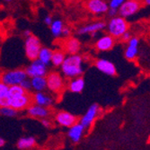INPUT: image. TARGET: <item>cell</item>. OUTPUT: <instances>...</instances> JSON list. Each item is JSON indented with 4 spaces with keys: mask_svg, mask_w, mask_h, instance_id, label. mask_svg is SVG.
I'll return each instance as SVG.
<instances>
[{
    "mask_svg": "<svg viewBox=\"0 0 150 150\" xmlns=\"http://www.w3.org/2000/svg\"><path fill=\"white\" fill-rule=\"evenodd\" d=\"M61 74L69 79L82 76L84 74V58L80 54L67 55L60 67Z\"/></svg>",
    "mask_w": 150,
    "mask_h": 150,
    "instance_id": "6da1fadb",
    "label": "cell"
},
{
    "mask_svg": "<svg viewBox=\"0 0 150 150\" xmlns=\"http://www.w3.org/2000/svg\"><path fill=\"white\" fill-rule=\"evenodd\" d=\"M129 23L127 19L121 17L120 16H116L109 19L106 23V32L108 34L112 36L114 39H120L127 31H129Z\"/></svg>",
    "mask_w": 150,
    "mask_h": 150,
    "instance_id": "7a4b0ae2",
    "label": "cell"
},
{
    "mask_svg": "<svg viewBox=\"0 0 150 150\" xmlns=\"http://www.w3.org/2000/svg\"><path fill=\"white\" fill-rule=\"evenodd\" d=\"M28 78L24 69H16L12 70H6L0 74V80L8 86H20L21 83Z\"/></svg>",
    "mask_w": 150,
    "mask_h": 150,
    "instance_id": "3957f363",
    "label": "cell"
},
{
    "mask_svg": "<svg viewBox=\"0 0 150 150\" xmlns=\"http://www.w3.org/2000/svg\"><path fill=\"white\" fill-rule=\"evenodd\" d=\"M42 48V42H40V39L37 36L31 34L30 36L25 38L24 52H25L26 58L29 60L33 61V60L37 59L39 52Z\"/></svg>",
    "mask_w": 150,
    "mask_h": 150,
    "instance_id": "277c9868",
    "label": "cell"
},
{
    "mask_svg": "<svg viewBox=\"0 0 150 150\" xmlns=\"http://www.w3.org/2000/svg\"><path fill=\"white\" fill-rule=\"evenodd\" d=\"M47 88L53 93L59 94L61 93L65 87V79L62 74L58 71H51L46 75Z\"/></svg>",
    "mask_w": 150,
    "mask_h": 150,
    "instance_id": "5b68a950",
    "label": "cell"
},
{
    "mask_svg": "<svg viewBox=\"0 0 150 150\" xmlns=\"http://www.w3.org/2000/svg\"><path fill=\"white\" fill-rule=\"evenodd\" d=\"M142 0H126L118 9V15L125 19L137 15L142 7Z\"/></svg>",
    "mask_w": 150,
    "mask_h": 150,
    "instance_id": "8992f818",
    "label": "cell"
},
{
    "mask_svg": "<svg viewBox=\"0 0 150 150\" xmlns=\"http://www.w3.org/2000/svg\"><path fill=\"white\" fill-rule=\"evenodd\" d=\"M105 28L106 23L103 20H98L80 26L76 31V33L80 36L90 35L91 37H95L98 33L105 30Z\"/></svg>",
    "mask_w": 150,
    "mask_h": 150,
    "instance_id": "52a82bcc",
    "label": "cell"
},
{
    "mask_svg": "<svg viewBox=\"0 0 150 150\" xmlns=\"http://www.w3.org/2000/svg\"><path fill=\"white\" fill-rule=\"evenodd\" d=\"M86 8L93 16H103L107 13L109 5L106 0H86Z\"/></svg>",
    "mask_w": 150,
    "mask_h": 150,
    "instance_id": "ba28073f",
    "label": "cell"
},
{
    "mask_svg": "<svg viewBox=\"0 0 150 150\" xmlns=\"http://www.w3.org/2000/svg\"><path fill=\"white\" fill-rule=\"evenodd\" d=\"M25 72L28 77H36V76H46L48 74V66L40 61L38 59L31 61L30 65L25 67Z\"/></svg>",
    "mask_w": 150,
    "mask_h": 150,
    "instance_id": "9c48e42d",
    "label": "cell"
},
{
    "mask_svg": "<svg viewBox=\"0 0 150 150\" xmlns=\"http://www.w3.org/2000/svg\"><path fill=\"white\" fill-rule=\"evenodd\" d=\"M116 44V39L110 34H103L100 36L94 42V49L99 52H107L112 50Z\"/></svg>",
    "mask_w": 150,
    "mask_h": 150,
    "instance_id": "30bf717a",
    "label": "cell"
},
{
    "mask_svg": "<svg viewBox=\"0 0 150 150\" xmlns=\"http://www.w3.org/2000/svg\"><path fill=\"white\" fill-rule=\"evenodd\" d=\"M32 103H33V95L30 94L29 92H27L26 93L22 95V96L10 99L9 106L18 112V111L25 110Z\"/></svg>",
    "mask_w": 150,
    "mask_h": 150,
    "instance_id": "8fae6325",
    "label": "cell"
},
{
    "mask_svg": "<svg viewBox=\"0 0 150 150\" xmlns=\"http://www.w3.org/2000/svg\"><path fill=\"white\" fill-rule=\"evenodd\" d=\"M139 39L136 36H132L131 39L127 42L124 56L128 60H134L137 59L139 52Z\"/></svg>",
    "mask_w": 150,
    "mask_h": 150,
    "instance_id": "7c38bea8",
    "label": "cell"
},
{
    "mask_svg": "<svg viewBox=\"0 0 150 150\" xmlns=\"http://www.w3.org/2000/svg\"><path fill=\"white\" fill-rule=\"evenodd\" d=\"M99 112H100V106L96 103H93L88 108L86 112L81 117L79 122L86 129L93 124L94 120L99 115Z\"/></svg>",
    "mask_w": 150,
    "mask_h": 150,
    "instance_id": "4fadbf2b",
    "label": "cell"
},
{
    "mask_svg": "<svg viewBox=\"0 0 150 150\" xmlns=\"http://www.w3.org/2000/svg\"><path fill=\"white\" fill-rule=\"evenodd\" d=\"M94 66L96 67V69L101 73H103L106 76H113L117 73V69H116V67H115L114 63L109 59H98L95 60Z\"/></svg>",
    "mask_w": 150,
    "mask_h": 150,
    "instance_id": "5bb4252c",
    "label": "cell"
},
{
    "mask_svg": "<svg viewBox=\"0 0 150 150\" xmlns=\"http://www.w3.org/2000/svg\"><path fill=\"white\" fill-rule=\"evenodd\" d=\"M62 47L66 54H67V55H73V54L79 53L82 48V44L77 38L71 36L65 39Z\"/></svg>",
    "mask_w": 150,
    "mask_h": 150,
    "instance_id": "9a60e30c",
    "label": "cell"
},
{
    "mask_svg": "<svg viewBox=\"0 0 150 150\" xmlns=\"http://www.w3.org/2000/svg\"><path fill=\"white\" fill-rule=\"evenodd\" d=\"M55 119H56V121L60 126L66 127V128H70L77 122L76 116H75L74 114H72L69 112H65V111L59 112L56 114Z\"/></svg>",
    "mask_w": 150,
    "mask_h": 150,
    "instance_id": "2e32d148",
    "label": "cell"
},
{
    "mask_svg": "<svg viewBox=\"0 0 150 150\" xmlns=\"http://www.w3.org/2000/svg\"><path fill=\"white\" fill-rule=\"evenodd\" d=\"M27 112L28 115L33 118L37 119H45L50 116V111L49 110L48 107H43L35 103H32L28 108H27Z\"/></svg>",
    "mask_w": 150,
    "mask_h": 150,
    "instance_id": "e0dca14e",
    "label": "cell"
},
{
    "mask_svg": "<svg viewBox=\"0 0 150 150\" xmlns=\"http://www.w3.org/2000/svg\"><path fill=\"white\" fill-rule=\"evenodd\" d=\"M54 102V99L51 95L48 94L47 93H45V91L43 92H35V93L33 94V103L40 106L43 107H50L52 105Z\"/></svg>",
    "mask_w": 150,
    "mask_h": 150,
    "instance_id": "ac0fdd59",
    "label": "cell"
},
{
    "mask_svg": "<svg viewBox=\"0 0 150 150\" xmlns=\"http://www.w3.org/2000/svg\"><path fill=\"white\" fill-rule=\"evenodd\" d=\"M86 128L82 125L80 122H76V124H74L72 127L69 128L67 135H69V138L70 140L74 143H77L81 140L82 137L85 133Z\"/></svg>",
    "mask_w": 150,
    "mask_h": 150,
    "instance_id": "d6986e66",
    "label": "cell"
},
{
    "mask_svg": "<svg viewBox=\"0 0 150 150\" xmlns=\"http://www.w3.org/2000/svg\"><path fill=\"white\" fill-rule=\"evenodd\" d=\"M86 86V82L83 76H78L70 79L67 88L69 90L74 93H79L81 92H83L84 88Z\"/></svg>",
    "mask_w": 150,
    "mask_h": 150,
    "instance_id": "ffe728a7",
    "label": "cell"
},
{
    "mask_svg": "<svg viewBox=\"0 0 150 150\" xmlns=\"http://www.w3.org/2000/svg\"><path fill=\"white\" fill-rule=\"evenodd\" d=\"M32 89L35 92H43L47 89V81L46 76H36L31 79Z\"/></svg>",
    "mask_w": 150,
    "mask_h": 150,
    "instance_id": "44dd1931",
    "label": "cell"
},
{
    "mask_svg": "<svg viewBox=\"0 0 150 150\" xmlns=\"http://www.w3.org/2000/svg\"><path fill=\"white\" fill-rule=\"evenodd\" d=\"M65 27V24L60 19H54L51 24L50 25V30L52 36L56 39H59L62 36V31Z\"/></svg>",
    "mask_w": 150,
    "mask_h": 150,
    "instance_id": "7402d4cb",
    "label": "cell"
},
{
    "mask_svg": "<svg viewBox=\"0 0 150 150\" xmlns=\"http://www.w3.org/2000/svg\"><path fill=\"white\" fill-rule=\"evenodd\" d=\"M67 57L66 52L61 49L54 50L52 53V58H51V64L55 67H60L63 64L65 59Z\"/></svg>",
    "mask_w": 150,
    "mask_h": 150,
    "instance_id": "603a6c76",
    "label": "cell"
},
{
    "mask_svg": "<svg viewBox=\"0 0 150 150\" xmlns=\"http://www.w3.org/2000/svg\"><path fill=\"white\" fill-rule=\"evenodd\" d=\"M52 53H53V50L51 49H50L48 47H42L39 52L38 59L40 61H42L46 66H49L51 63Z\"/></svg>",
    "mask_w": 150,
    "mask_h": 150,
    "instance_id": "cb8c5ba5",
    "label": "cell"
},
{
    "mask_svg": "<svg viewBox=\"0 0 150 150\" xmlns=\"http://www.w3.org/2000/svg\"><path fill=\"white\" fill-rule=\"evenodd\" d=\"M36 145V139L33 137H23L17 142V147L21 150H28Z\"/></svg>",
    "mask_w": 150,
    "mask_h": 150,
    "instance_id": "d4e9b609",
    "label": "cell"
},
{
    "mask_svg": "<svg viewBox=\"0 0 150 150\" xmlns=\"http://www.w3.org/2000/svg\"><path fill=\"white\" fill-rule=\"evenodd\" d=\"M26 93L27 91L24 90L21 86H9L8 96L10 99H13V98L22 96V95H23Z\"/></svg>",
    "mask_w": 150,
    "mask_h": 150,
    "instance_id": "484cf974",
    "label": "cell"
},
{
    "mask_svg": "<svg viewBox=\"0 0 150 150\" xmlns=\"http://www.w3.org/2000/svg\"><path fill=\"white\" fill-rule=\"evenodd\" d=\"M17 113H18V112L16 110H15L13 108L10 107V106L0 108V115L5 116V117L13 118V117H16L17 115Z\"/></svg>",
    "mask_w": 150,
    "mask_h": 150,
    "instance_id": "4316f807",
    "label": "cell"
},
{
    "mask_svg": "<svg viewBox=\"0 0 150 150\" xmlns=\"http://www.w3.org/2000/svg\"><path fill=\"white\" fill-rule=\"evenodd\" d=\"M8 90L9 86L0 80V99L8 96Z\"/></svg>",
    "mask_w": 150,
    "mask_h": 150,
    "instance_id": "83f0119b",
    "label": "cell"
},
{
    "mask_svg": "<svg viewBox=\"0 0 150 150\" xmlns=\"http://www.w3.org/2000/svg\"><path fill=\"white\" fill-rule=\"evenodd\" d=\"M126 0H109L108 5L109 8H114V9H119L120 6L123 4Z\"/></svg>",
    "mask_w": 150,
    "mask_h": 150,
    "instance_id": "f1b7e54d",
    "label": "cell"
},
{
    "mask_svg": "<svg viewBox=\"0 0 150 150\" xmlns=\"http://www.w3.org/2000/svg\"><path fill=\"white\" fill-rule=\"evenodd\" d=\"M24 90H26L27 92H29L31 89H32V85H31V80L30 79H25V80H23L22 83H21V85H20Z\"/></svg>",
    "mask_w": 150,
    "mask_h": 150,
    "instance_id": "f546056e",
    "label": "cell"
},
{
    "mask_svg": "<svg viewBox=\"0 0 150 150\" xmlns=\"http://www.w3.org/2000/svg\"><path fill=\"white\" fill-rule=\"evenodd\" d=\"M131 37H132V34H131V33L129 32V31H127L123 35H122L121 37H120V42H123V43H127L129 40L131 39Z\"/></svg>",
    "mask_w": 150,
    "mask_h": 150,
    "instance_id": "4dcf8cb0",
    "label": "cell"
},
{
    "mask_svg": "<svg viewBox=\"0 0 150 150\" xmlns=\"http://www.w3.org/2000/svg\"><path fill=\"white\" fill-rule=\"evenodd\" d=\"M71 33H72V31L69 27H67L65 25V27L63 28V31H62V36L61 38H64V39H67L69 37H71Z\"/></svg>",
    "mask_w": 150,
    "mask_h": 150,
    "instance_id": "1f68e13d",
    "label": "cell"
},
{
    "mask_svg": "<svg viewBox=\"0 0 150 150\" xmlns=\"http://www.w3.org/2000/svg\"><path fill=\"white\" fill-rule=\"evenodd\" d=\"M107 15L108 16L112 18V17H114L116 16H119L118 15V9H114V8H109L108 9V12H107Z\"/></svg>",
    "mask_w": 150,
    "mask_h": 150,
    "instance_id": "d6a6232c",
    "label": "cell"
},
{
    "mask_svg": "<svg viewBox=\"0 0 150 150\" xmlns=\"http://www.w3.org/2000/svg\"><path fill=\"white\" fill-rule=\"evenodd\" d=\"M42 124L43 125V127L49 129V128H50V126H51V121H50V120H48V118L42 119Z\"/></svg>",
    "mask_w": 150,
    "mask_h": 150,
    "instance_id": "836d02e7",
    "label": "cell"
},
{
    "mask_svg": "<svg viewBox=\"0 0 150 150\" xmlns=\"http://www.w3.org/2000/svg\"><path fill=\"white\" fill-rule=\"evenodd\" d=\"M53 17L51 16H46L45 17H44V23L46 24V25H48V26H50V24H51V23L53 22Z\"/></svg>",
    "mask_w": 150,
    "mask_h": 150,
    "instance_id": "e575fe53",
    "label": "cell"
},
{
    "mask_svg": "<svg viewBox=\"0 0 150 150\" xmlns=\"http://www.w3.org/2000/svg\"><path fill=\"white\" fill-rule=\"evenodd\" d=\"M31 34H33V33H32V32H31L30 30H25V31H23V37H24V38L30 36Z\"/></svg>",
    "mask_w": 150,
    "mask_h": 150,
    "instance_id": "d590c367",
    "label": "cell"
},
{
    "mask_svg": "<svg viewBox=\"0 0 150 150\" xmlns=\"http://www.w3.org/2000/svg\"><path fill=\"white\" fill-rule=\"evenodd\" d=\"M5 144H6V140H5L3 138L0 137V147H1V146H4Z\"/></svg>",
    "mask_w": 150,
    "mask_h": 150,
    "instance_id": "8d00e7d4",
    "label": "cell"
},
{
    "mask_svg": "<svg viewBox=\"0 0 150 150\" xmlns=\"http://www.w3.org/2000/svg\"><path fill=\"white\" fill-rule=\"evenodd\" d=\"M142 3L146 6H150V0H142Z\"/></svg>",
    "mask_w": 150,
    "mask_h": 150,
    "instance_id": "74e56055",
    "label": "cell"
},
{
    "mask_svg": "<svg viewBox=\"0 0 150 150\" xmlns=\"http://www.w3.org/2000/svg\"><path fill=\"white\" fill-rule=\"evenodd\" d=\"M5 2H7V3H10V2H12V0H4Z\"/></svg>",
    "mask_w": 150,
    "mask_h": 150,
    "instance_id": "f35d334b",
    "label": "cell"
}]
</instances>
